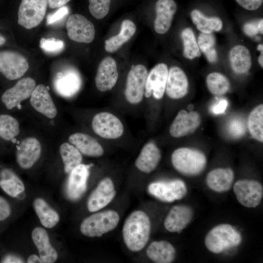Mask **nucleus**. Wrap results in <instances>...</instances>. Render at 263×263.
Returning <instances> with one entry per match:
<instances>
[{
	"mask_svg": "<svg viewBox=\"0 0 263 263\" xmlns=\"http://www.w3.org/2000/svg\"><path fill=\"white\" fill-rule=\"evenodd\" d=\"M150 231L151 224L148 215L141 210L133 211L123 225L122 235L124 243L130 250L139 251L147 244Z\"/></svg>",
	"mask_w": 263,
	"mask_h": 263,
	"instance_id": "obj_1",
	"label": "nucleus"
},
{
	"mask_svg": "<svg viewBox=\"0 0 263 263\" xmlns=\"http://www.w3.org/2000/svg\"><path fill=\"white\" fill-rule=\"evenodd\" d=\"M171 161L174 168L187 176H196L205 169L207 160L205 154L197 149L179 148L173 151Z\"/></svg>",
	"mask_w": 263,
	"mask_h": 263,
	"instance_id": "obj_2",
	"label": "nucleus"
},
{
	"mask_svg": "<svg viewBox=\"0 0 263 263\" xmlns=\"http://www.w3.org/2000/svg\"><path fill=\"white\" fill-rule=\"evenodd\" d=\"M242 241L240 233L234 227L223 224L214 227L207 233L205 244L209 251L219 254L238 246Z\"/></svg>",
	"mask_w": 263,
	"mask_h": 263,
	"instance_id": "obj_3",
	"label": "nucleus"
},
{
	"mask_svg": "<svg viewBox=\"0 0 263 263\" xmlns=\"http://www.w3.org/2000/svg\"><path fill=\"white\" fill-rule=\"evenodd\" d=\"M120 217L113 210H106L94 213L86 218L81 223V233L89 237H100L113 230L117 225Z\"/></svg>",
	"mask_w": 263,
	"mask_h": 263,
	"instance_id": "obj_4",
	"label": "nucleus"
},
{
	"mask_svg": "<svg viewBox=\"0 0 263 263\" xmlns=\"http://www.w3.org/2000/svg\"><path fill=\"white\" fill-rule=\"evenodd\" d=\"M148 191L162 202L171 203L183 198L187 193V188L185 182L179 179L157 181L148 186Z\"/></svg>",
	"mask_w": 263,
	"mask_h": 263,
	"instance_id": "obj_5",
	"label": "nucleus"
},
{
	"mask_svg": "<svg viewBox=\"0 0 263 263\" xmlns=\"http://www.w3.org/2000/svg\"><path fill=\"white\" fill-rule=\"evenodd\" d=\"M48 0H22L18 16V23L27 29L38 26L46 12Z\"/></svg>",
	"mask_w": 263,
	"mask_h": 263,
	"instance_id": "obj_6",
	"label": "nucleus"
},
{
	"mask_svg": "<svg viewBox=\"0 0 263 263\" xmlns=\"http://www.w3.org/2000/svg\"><path fill=\"white\" fill-rule=\"evenodd\" d=\"M148 73L142 64L132 65L127 77L125 96L130 104H137L143 99Z\"/></svg>",
	"mask_w": 263,
	"mask_h": 263,
	"instance_id": "obj_7",
	"label": "nucleus"
},
{
	"mask_svg": "<svg viewBox=\"0 0 263 263\" xmlns=\"http://www.w3.org/2000/svg\"><path fill=\"white\" fill-rule=\"evenodd\" d=\"M36 87L35 80L31 77L19 79L2 94L0 97L1 105L9 111L19 108L22 101L31 96Z\"/></svg>",
	"mask_w": 263,
	"mask_h": 263,
	"instance_id": "obj_8",
	"label": "nucleus"
},
{
	"mask_svg": "<svg viewBox=\"0 0 263 263\" xmlns=\"http://www.w3.org/2000/svg\"><path fill=\"white\" fill-rule=\"evenodd\" d=\"M29 67L26 58L19 52L11 50L0 51V73L7 79H19Z\"/></svg>",
	"mask_w": 263,
	"mask_h": 263,
	"instance_id": "obj_9",
	"label": "nucleus"
},
{
	"mask_svg": "<svg viewBox=\"0 0 263 263\" xmlns=\"http://www.w3.org/2000/svg\"><path fill=\"white\" fill-rule=\"evenodd\" d=\"M92 126L97 135L105 139L118 138L124 132V127L120 120L109 112L95 114L93 118Z\"/></svg>",
	"mask_w": 263,
	"mask_h": 263,
	"instance_id": "obj_10",
	"label": "nucleus"
},
{
	"mask_svg": "<svg viewBox=\"0 0 263 263\" xmlns=\"http://www.w3.org/2000/svg\"><path fill=\"white\" fill-rule=\"evenodd\" d=\"M233 191L238 201L243 206L254 208L261 202L263 196V188L258 181L243 179L234 185Z\"/></svg>",
	"mask_w": 263,
	"mask_h": 263,
	"instance_id": "obj_11",
	"label": "nucleus"
},
{
	"mask_svg": "<svg viewBox=\"0 0 263 263\" xmlns=\"http://www.w3.org/2000/svg\"><path fill=\"white\" fill-rule=\"evenodd\" d=\"M66 26L68 37L74 41L89 43L94 38L95 31L93 23L81 15H71Z\"/></svg>",
	"mask_w": 263,
	"mask_h": 263,
	"instance_id": "obj_12",
	"label": "nucleus"
},
{
	"mask_svg": "<svg viewBox=\"0 0 263 263\" xmlns=\"http://www.w3.org/2000/svg\"><path fill=\"white\" fill-rule=\"evenodd\" d=\"M81 82L78 72L74 68L67 67L56 75L53 84L57 94L64 97H70L79 91Z\"/></svg>",
	"mask_w": 263,
	"mask_h": 263,
	"instance_id": "obj_13",
	"label": "nucleus"
},
{
	"mask_svg": "<svg viewBox=\"0 0 263 263\" xmlns=\"http://www.w3.org/2000/svg\"><path fill=\"white\" fill-rule=\"evenodd\" d=\"M201 118L196 111L180 110L169 128V133L174 138L184 137L194 132L200 126Z\"/></svg>",
	"mask_w": 263,
	"mask_h": 263,
	"instance_id": "obj_14",
	"label": "nucleus"
},
{
	"mask_svg": "<svg viewBox=\"0 0 263 263\" xmlns=\"http://www.w3.org/2000/svg\"><path fill=\"white\" fill-rule=\"evenodd\" d=\"M167 65L164 63L156 65L148 73L144 94L149 98L152 94L157 99H161L165 94L168 75Z\"/></svg>",
	"mask_w": 263,
	"mask_h": 263,
	"instance_id": "obj_15",
	"label": "nucleus"
},
{
	"mask_svg": "<svg viewBox=\"0 0 263 263\" xmlns=\"http://www.w3.org/2000/svg\"><path fill=\"white\" fill-rule=\"evenodd\" d=\"M41 146L38 139L28 137L22 140L17 147L16 161L23 169L31 168L38 160Z\"/></svg>",
	"mask_w": 263,
	"mask_h": 263,
	"instance_id": "obj_16",
	"label": "nucleus"
},
{
	"mask_svg": "<svg viewBox=\"0 0 263 263\" xmlns=\"http://www.w3.org/2000/svg\"><path fill=\"white\" fill-rule=\"evenodd\" d=\"M116 194L114 185L109 177L103 179L90 196L87 208L90 212H95L107 206Z\"/></svg>",
	"mask_w": 263,
	"mask_h": 263,
	"instance_id": "obj_17",
	"label": "nucleus"
},
{
	"mask_svg": "<svg viewBox=\"0 0 263 263\" xmlns=\"http://www.w3.org/2000/svg\"><path fill=\"white\" fill-rule=\"evenodd\" d=\"M118 78L117 64L111 57H106L100 63L95 77L97 89L100 92L111 90L115 85Z\"/></svg>",
	"mask_w": 263,
	"mask_h": 263,
	"instance_id": "obj_18",
	"label": "nucleus"
},
{
	"mask_svg": "<svg viewBox=\"0 0 263 263\" xmlns=\"http://www.w3.org/2000/svg\"><path fill=\"white\" fill-rule=\"evenodd\" d=\"M90 167L89 165L81 163L69 173L66 192L70 199L76 200L85 192Z\"/></svg>",
	"mask_w": 263,
	"mask_h": 263,
	"instance_id": "obj_19",
	"label": "nucleus"
},
{
	"mask_svg": "<svg viewBox=\"0 0 263 263\" xmlns=\"http://www.w3.org/2000/svg\"><path fill=\"white\" fill-rule=\"evenodd\" d=\"M193 215L192 209L188 206H174L166 217L164 226L170 232L180 233L190 223Z\"/></svg>",
	"mask_w": 263,
	"mask_h": 263,
	"instance_id": "obj_20",
	"label": "nucleus"
},
{
	"mask_svg": "<svg viewBox=\"0 0 263 263\" xmlns=\"http://www.w3.org/2000/svg\"><path fill=\"white\" fill-rule=\"evenodd\" d=\"M188 81L185 72L177 66L171 67L168 71L165 92L173 99L185 96L188 92Z\"/></svg>",
	"mask_w": 263,
	"mask_h": 263,
	"instance_id": "obj_21",
	"label": "nucleus"
},
{
	"mask_svg": "<svg viewBox=\"0 0 263 263\" xmlns=\"http://www.w3.org/2000/svg\"><path fill=\"white\" fill-rule=\"evenodd\" d=\"M30 101L36 111L47 118L52 119L56 116V108L48 89L44 85L40 84L35 87Z\"/></svg>",
	"mask_w": 263,
	"mask_h": 263,
	"instance_id": "obj_22",
	"label": "nucleus"
},
{
	"mask_svg": "<svg viewBox=\"0 0 263 263\" xmlns=\"http://www.w3.org/2000/svg\"><path fill=\"white\" fill-rule=\"evenodd\" d=\"M176 9L177 5L174 0H157L154 22V28L156 33L164 34L168 31Z\"/></svg>",
	"mask_w": 263,
	"mask_h": 263,
	"instance_id": "obj_23",
	"label": "nucleus"
},
{
	"mask_svg": "<svg viewBox=\"0 0 263 263\" xmlns=\"http://www.w3.org/2000/svg\"><path fill=\"white\" fill-rule=\"evenodd\" d=\"M161 158L159 149L154 143L149 142L143 147L135 160V165L141 172L149 173L157 168Z\"/></svg>",
	"mask_w": 263,
	"mask_h": 263,
	"instance_id": "obj_24",
	"label": "nucleus"
},
{
	"mask_svg": "<svg viewBox=\"0 0 263 263\" xmlns=\"http://www.w3.org/2000/svg\"><path fill=\"white\" fill-rule=\"evenodd\" d=\"M68 141L85 156L98 157L104 153L102 146L94 138L86 133L76 132L72 134L69 136Z\"/></svg>",
	"mask_w": 263,
	"mask_h": 263,
	"instance_id": "obj_25",
	"label": "nucleus"
},
{
	"mask_svg": "<svg viewBox=\"0 0 263 263\" xmlns=\"http://www.w3.org/2000/svg\"><path fill=\"white\" fill-rule=\"evenodd\" d=\"M234 179V174L231 169L216 168L207 174L206 184L213 191L221 193L230 189Z\"/></svg>",
	"mask_w": 263,
	"mask_h": 263,
	"instance_id": "obj_26",
	"label": "nucleus"
},
{
	"mask_svg": "<svg viewBox=\"0 0 263 263\" xmlns=\"http://www.w3.org/2000/svg\"><path fill=\"white\" fill-rule=\"evenodd\" d=\"M32 238L43 263H53L56 261L57 253L51 245L48 234L44 228H35L32 232Z\"/></svg>",
	"mask_w": 263,
	"mask_h": 263,
	"instance_id": "obj_27",
	"label": "nucleus"
},
{
	"mask_svg": "<svg viewBox=\"0 0 263 263\" xmlns=\"http://www.w3.org/2000/svg\"><path fill=\"white\" fill-rule=\"evenodd\" d=\"M146 254L150 260L155 263H170L175 259L176 250L168 241H154L148 247Z\"/></svg>",
	"mask_w": 263,
	"mask_h": 263,
	"instance_id": "obj_28",
	"label": "nucleus"
},
{
	"mask_svg": "<svg viewBox=\"0 0 263 263\" xmlns=\"http://www.w3.org/2000/svg\"><path fill=\"white\" fill-rule=\"evenodd\" d=\"M229 57L231 67L235 73H246L251 67L250 53L244 46L236 45L233 47L230 51Z\"/></svg>",
	"mask_w": 263,
	"mask_h": 263,
	"instance_id": "obj_29",
	"label": "nucleus"
},
{
	"mask_svg": "<svg viewBox=\"0 0 263 263\" xmlns=\"http://www.w3.org/2000/svg\"><path fill=\"white\" fill-rule=\"evenodd\" d=\"M136 27L133 21L124 20L119 34L105 41V49L109 53H113L127 42L135 34Z\"/></svg>",
	"mask_w": 263,
	"mask_h": 263,
	"instance_id": "obj_30",
	"label": "nucleus"
},
{
	"mask_svg": "<svg viewBox=\"0 0 263 263\" xmlns=\"http://www.w3.org/2000/svg\"><path fill=\"white\" fill-rule=\"evenodd\" d=\"M33 207L41 224L44 227L51 228L59 222L58 214L42 198L35 199Z\"/></svg>",
	"mask_w": 263,
	"mask_h": 263,
	"instance_id": "obj_31",
	"label": "nucleus"
},
{
	"mask_svg": "<svg viewBox=\"0 0 263 263\" xmlns=\"http://www.w3.org/2000/svg\"><path fill=\"white\" fill-rule=\"evenodd\" d=\"M190 15L193 22L201 33H212L220 31L223 28L222 21L218 17L208 18L197 9L192 11Z\"/></svg>",
	"mask_w": 263,
	"mask_h": 263,
	"instance_id": "obj_32",
	"label": "nucleus"
},
{
	"mask_svg": "<svg viewBox=\"0 0 263 263\" xmlns=\"http://www.w3.org/2000/svg\"><path fill=\"white\" fill-rule=\"evenodd\" d=\"M19 132V124L15 117L8 113H0V141L12 142Z\"/></svg>",
	"mask_w": 263,
	"mask_h": 263,
	"instance_id": "obj_33",
	"label": "nucleus"
},
{
	"mask_svg": "<svg viewBox=\"0 0 263 263\" xmlns=\"http://www.w3.org/2000/svg\"><path fill=\"white\" fill-rule=\"evenodd\" d=\"M59 153L64 164V171L67 173H69L81 163L82 154L71 143L65 142L62 144L59 147Z\"/></svg>",
	"mask_w": 263,
	"mask_h": 263,
	"instance_id": "obj_34",
	"label": "nucleus"
},
{
	"mask_svg": "<svg viewBox=\"0 0 263 263\" xmlns=\"http://www.w3.org/2000/svg\"><path fill=\"white\" fill-rule=\"evenodd\" d=\"M247 127L252 137L259 142H263V105L255 107L249 114Z\"/></svg>",
	"mask_w": 263,
	"mask_h": 263,
	"instance_id": "obj_35",
	"label": "nucleus"
},
{
	"mask_svg": "<svg viewBox=\"0 0 263 263\" xmlns=\"http://www.w3.org/2000/svg\"><path fill=\"white\" fill-rule=\"evenodd\" d=\"M206 83L209 92L215 95L225 94L230 88V83L227 78L218 72L208 74L206 78Z\"/></svg>",
	"mask_w": 263,
	"mask_h": 263,
	"instance_id": "obj_36",
	"label": "nucleus"
},
{
	"mask_svg": "<svg viewBox=\"0 0 263 263\" xmlns=\"http://www.w3.org/2000/svg\"><path fill=\"white\" fill-rule=\"evenodd\" d=\"M183 43V55L185 57L193 59L201 56V52L192 29L185 28L181 32Z\"/></svg>",
	"mask_w": 263,
	"mask_h": 263,
	"instance_id": "obj_37",
	"label": "nucleus"
},
{
	"mask_svg": "<svg viewBox=\"0 0 263 263\" xmlns=\"http://www.w3.org/2000/svg\"><path fill=\"white\" fill-rule=\"evenodd\" d=\"M197 43L200 50L204 53L209 62L215 63L217 61L218 55L214 48L215 38L212 33H200Z\"/></svg>",
	"mask_w": 263,
	"mask_h": 263,
	"instance_id": "obj_38",
	"label": "nucleus"
},
{
	"mask_svg": "<svg viewBox=\"0 0 263 263\" xmlns=\"http://www.w3.org/2000/svg\"><path fill=\"white\" fill-rule=\"evenodd\" d=\"M111 0H89V9L95 19H101L108 13Z\"/></svg>",
	"mask_w": 263,
	"mask_h": 263,
	"instance_id": "obj_39",
	"label": "nucleus"
},
{
	"mask_svg": "<svg viewBox=\"0 0 263 263\" xmlns=\"http://www.w3.org/2000/svg\"><path fill=\"white\" fill-rule=\"evenodd\" d=\"M64 42L55 38H42L39 42L40 48L45 53L49 54H56L61 52L64 49Z\"/></svg>",
	"mask_w": 263,
	"mask_h": 263,
	"instance_id": "obj_40",
	"label": "nucleus"
},
{
	"mask_svg": "<svg viewBox=\"0 0 263 263\" xmlns=\"http://www.w3.org/2000/svg\"><path fill=\"white\" fill-rule=\"evenodd\" d=\"M227 129L231 136L238 138L244 134L246 125L244 120L240 118H234L229 122Z\"/></svg>",
	"mask_w": 263,
	"mask_h": 263,
	"instance_id": "obj_41",
	"label": "nucleus"
},
{
	"mask_svg": "<svg viewBox=\"0 0 263 263\" xmlns=\"http://www.w3.org/2000/svg\"><path fill=\"white\" fill-rule=\"evenodd\" d=\"M12 207L10 203L4 197L0 195V224H2L10 218Z\"/></svg>",
	"mask_w": 263,
	"mask_h": 263,
	"instance_id": "obj_42",
	"label": "nucleus"
},
{
	"mask_svg": "<svg viewBox=\"0 0 263 263\" xmlns=\"http://www.w3.org/2000/svg\"><path fill=\"white\" fill-rule=\"evenodd\" d=\"M69 13V8L67 6L60 7L57 11L48 15L46 18L47 25L53 24L63 18Z\"/></svg>",
	"mask_w": 263,
	"mask_h": 263,
	"instance_id": "obj_43",
	"label": "nucleus"
},
{
	"mask_svg": "<svg viewBox=\"0 0 263 263\" xmlns=\"http://www.w3.org/2000/svg\"><path fill=\"white\" fill-rule=\"evenodd\" d=\"M242 7L248 10H255L258 9L263 0H235Z\"/></svg>",
	"mask_w": 263,
	"mask_h": 263,
	"instance_id": "obj_44",
	"label": "nucleus"
},
{
	"mask_svg": "<svg viewBox=\"0 0 263 263\" xmlns=\"http://www.w3.org/2000/svg\"><path fill=\"white\" fill-rule=\"evenodd\" d=\"M0 263H24L23 259L14 253H8L0 256Z\"/></svg>",
	"mask_w": 263,
	"mask_h": 263,
	"instance_id": "obj_45",
	"label": "nucleus"
},
{
	"mask_svg": "<svg viewBox=\"0 0 263 263\" xmlns=\"http://www.w3.org/2000/svg\"><path fill=\"white\" fill-rule=\"evenodd\" d=\"M243 29L244 33L250 37L260 33L258 21H252L245 23Z\"/></svg>",
	"mask_w": 263,
	"mask_h": 263,
	"instance_id": "obj_46",
	"label": "nucleus"
},
{
	"mask_svg": "<svg viewBox=\"0 0 263 263\" xmlns=\"http://www.w3.org/2000/svg\"><path fill=\"white\" fill-rule=\"evenodd\" d=\"M227 105V101L226 99H221L213 106L212 109V112L215 114L224 113L226 110Z\"/></svg>",
	"mask_w": 263,
	"mask_h": 263,
	"instance_id": "obj_47",
	"label": "nucleus"
},
{
	"mask_svg": "<svg viewBox=\"0 0 263 263\" xmlns=\"http://www.w3.org/2000/svg\"><path fill=\"white\" fill-rule=\"evenodd\" d=\"M70 0H48V4L50 8L54 9L64 6Z\"/></svg>",
	"mask_w": 263,
	"mask_h": 263,
	"instance_id": "obj_48",
	"label": "nucleus"
},
{
	"mask_svg": "<svg viewBox=\"0 0 263 263\" xmlns=\"http://www.w3.org/2000/svg\"><path fill=\"white\" fill-rule=\"evenodd\" d=\"M28 263H43V261L38 256L35 254L31 255L27 259Z\"/></svg>",
	"mask_w": 263,
	"mask_h": 263,
	"instance_id": "obj_49",
	"label": "nucleus"
},
{
	"mask_svg": "<svg viewBox=\"0 0 263 263\" xmlns=\"http://www.w3.org/2000/svg\"><path fill=\"white\" fill-rule=\"evenodd\" d=\"M258 50L261 52L260 55L258 57V62L260 66L263 67V44H259L257 47Z\"/></svg>",
	"mask_w": 263,
	"mask_h": 263,
	"instance_id": "obj_50",
	"label": "nucleus"
},
{
	"mask_svg": "<svg viewBox=\"0 0 263 263\" xmlns=\"http://www.w3.org/2000/svg\"><path fill=\"white\" fill-rule=\"evenodd\" d=\"M258 27L260 31V33L263 34V19H262L258 21Z\"/></svg>",
	"mask_w": 263,
	"mask_h": 263,
	"instance_id": "obj_51",
	"label": "nucleus"
},
{
	"mask_svg": "<svg viewBox=\"0 0 263 263\" xmlns=\"http://www.w3.org/2000/svg\"><path fill=\"white\" fill-rule=\"evenodd\" d=\"M6 42V38L0 33V46H2Z\"/></svg>",
	"mask_w": 263,
	"mask_h": 263,
	"instance_id": "obj_52",
	"label": "nucleus"
}]
</instances>
